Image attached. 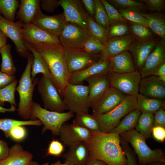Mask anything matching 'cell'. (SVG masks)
I'll list each match as a JSON object with an SVG mask.
<instances>
[{"label": "cell", "instance_id": "cell-1", "mask_svg": "<svg viewBox=\"0 0 165 165\" xmlns=\"http://www.w3.org/2000/svg\"><path fill=\"white\" fill-rule=\"evenodd\" d=\"M86 142L90 159L100 160L107 165H127L121 138L117 134L93 131L90 138Z\"/></svg>", "mask_w": 165, "mask_h": 165}, {"label": "cell", "instance_id": "cell-59", "mask_svg": "<svg viewBox=\"0 0 165 165\" xmlns=\"http://www.w3.org/2000/svg\"><path fill=\"white\" fill-rule=\"evenodd\" d=\"M17 109L15 106L13 105H11V106L9 108H6L0 105V112L4 113L6 112H14Z\"/></svg>", "mask_w": 165, "mask_h": 165}, {"label": "cell", "instance_id": "cell-28", "mask_svg": "<svg viewBox=\"0 0 165 165\" xmlns=\"http://www.w3.org/2000/svg\"><path fill=\"white\" fill-rule=\"evenodd\" d=\"M23 41L25 46L31 52L33 56L31 71V75L32 80H33L35 78L38 74L42 73V75L49 78L53 81L49 67L45 60L28 43Z\"/></svg>", "mask_w": 165, "mask_h": 165}, {"label": "cell", "instance_id": "cell-4", "mask_svg": "<svg viewBox=\"0 0 165 165\" xmlns=\"http://www.w3.org/2000/svg\"><path fill=\"white\" fill-rule=\"evenodd\" d=\"M121 138L133 147L138 159V165H145L154 162L165 163V156L160 149H152L147 145L145 138L135 129L119 135Z\"/></svg>", "mask_w": 165, "mask_h": 165}, {"label": "cell", "instance_id": "cell-53", "mask_svg": "<svg viewBox=\"0 0 165 165\" xmlns=\"http://www.w3.org/2000/svg\"><path fill=\"white\" fill-rule=\"evenodd\" d=\"M81 1L87 13L93 17L96 12L95 0H81Z\"/></svg>", "mask_w": 165, "mask_h": 165}, {"label": "cell", "instance_id": "cell-37", "mask_svg": "<svg viewBox=\"0 0 165 165\" xmlns=\"http://www.w3.org/2000/svg\"><path fill=\"white\" fill-rule=\"evenodd\" d=\"M43 125L39 120H20L10 118H0V130L6 136L14 127L18 125L40 126Z\"/></svg>", "mask_w": 165, "mask_h": 165}, {"label": "cell", "instance_id": "cell-19", "mask_svg": "<svg viewBox=\"0 0 165 165\" xmlns=\"http://www.w3.org/2000/svg\"><path fill=\"white\" fill-rule=\"evenodd\" d=\"M124 96L116 89L110 87L91 106L93 114L100 115L108 112L122 101Z\"/></svg>", "mask_w": 165, "mask_h": 165}, {"label": "cell", "instance_id": "cell-54", "mask_svg": "<svg viewBox=\"0 0 165 165\" xmlns=\"http://www.w3.org/2000/svg\"><path fill=\"white\" fill-rule=\"evenodd\" d=\"M15 79V75H10L0 70V89L8 85Z\"/></svg>", "mask_w": 165, "mask_h": 165}, {"label": "cell", "instance_id": "cell-29", "mask_svg": "<svg viewBox=\"0 0 165 165\" xmlns=\"http://www.w3.org/2000/svg\"><path fill=\"white\" fill-rule=\"evenodd\" d=\"M143 16L147 20L148 28L160 36L161 39H165V18L164 14L158 12L145 13Z\"/></svg>", "mask_w": 165, "mask_h": 165}, {"label": "cell", "instance_id": "cell-25", "mask_svg": "<svg viewBox=\"0 0 165 165\" xmlns=\"http://www.w3.org/2000/svg\"><path fill=\"white\" fill-rule=\"evenodd\" d=\"M33 158L31 153L24 150L20 144L16 143L9 148L8 155L0 160V165H28Z\"/></svg>", "mask_w": 165, "mask_h": 165}, {"label": "cell", "instance_id": "cell-27", "mask_svg": "<svg viewBox=\"0 0 165 165\" xmlns=\"http://www.w3.org/2000/svg\"><path fill=\"white\" fill-rule=\"evenodd\" d=\"M40 0H21L16 18L24 24L32 23L34 18L41 9Z\"/></svg>", "mask_w": 165, "mask_h": 165}, {"label": "cell", "instance_id": "cell-13", "mask_svg": "<svg viewBox=\"0 0 165 165\" xmlns=\"http://www.w3.org/2000/svg\"><path fill=\"white\" fill-rule=\"evenodd\" d=\"M68 22L63 13L52 16L43 14L40 9L36 13L32 23L50 34L58 38Z\"/></svg>", "mask_w": 165, "mask_h": 165}, {"label": "cell", "instance_id": "cell-62", "mask_svg": "<svg viewBox=\"0 0 165 165\" xmlns=\"http://www.w3.org/2000/svg\"><path fill=\"white\" fill-rule=\"evenodd\" d=\"M165 163L159 162H154L145 165H165Z\"/></svg>", "mask_w": 165, "mask_h": 165}, {"label": "cell", "instance_id": "cell-50", "mask_svg": "<svg viewBox=\"0 0 165 165\" xmlns=\"http://www.w3.org/2000/svg\"><path fill=\"white\" fill-rule=\"evenodd\" d=\"M121 144L127 158V165H137L135 159L127 143L121 139Z\"/></svg>", "mask_w": 165, "mask_h": 165}, {"label": "cell", "instance_id": "cell-57", "mask_svg": "<svg viewBox=\"0 0 165 165\" xmlns=\"http://www.w3.org/2000/svg\"><path fill=\"white\" fill-rule=\"evenodd\" d=\"M85 165H107L105 162L100 160L90 159Z\"/></svg>", "mask_w": 165, "mask_h": 165}, {"label": "cell", "instance_id": "cell-7", "mask_svg": "<svg viewBox=\"0 0 165 165\" xmlns=\"http://www.w3.org/2000/svg\"><path fill=\"white\" fill-rule=\"evenodd\" d=\"M37 84V90L43 103L44 108L60 113L68 110L56 87L50 79L42 75Z\"/></svg>", "mask_w": 165, "mask_h": 165}, {"label": "cell", "instance_id": "cell-40", "mask_svg": "<svg viewBox=\"0 0 165 165\" xmlns=\"http://www.w3.org/2000/svg\"><path fill=\"white\" fill-rule=\"evenodd\" d=\"M17 83L15 79L5 87L0 89V105L3 106L6 102H9L11 105H16L15 98V93Z\"/></svg>", "mask_w": 165, "mask_h": 165}, {"label": "cell", "instance_id": "cell-18", "mask_svg": "<svg viewBox=\"0 0 165 165\" xmlns=\"http://www.w3.org/2000/svg\"><path fill=\"white\" fill-rule=\"evenodd\" d=\"M23 41L30 43H60L59 38L33 23L23 25L21 31Z\"/></svg>", "mask_w": 165, "mask_h": 165}, {"label": "cell", "instance_id": "cell-56", "mask_svg": "<svg viewBox=\"0 0 165 165\" xmlns=\"http://www.w3.org/2000/svg\"><path fill=\"white\" fill-rule=\"evenodd\" d=\"M7 37L0 29V55L2 49L6 44Z\"/></svg>", "mask_w": 165, "mask_h": 165}, {"label": "cell", "instance_id": "cell-45", "mask_svg": "<svg viewBox=\"0 0 165 165\" xmlns=\"http://www.w3.org/2000/svg\"><path fill=\"white\" fill-rule=\"evenodd\" d=\"M103 4L109 20L110 26L120 22H125L127 21L119 13L117 9H116L107 0H101Z\"/></svg>", "mask_w": 165, "mask_h": 165}, {"label": "cell", "instance_id": "cell-38", "mask_svg": "<svg viewBox=\"0 0 165 165\" xmlns=\"http://www.w3.org/2000/svg\"><path fill=\"white\" fill-rule=\"evenodd\" d=\"M20 3V1L17 0H0V14L8 20L15 21Z\"/></svg>", "mask_w": 165, "mask_h": 165}, {"label": "cell", "instance_id": "cell-23", "mask_svg": "<svg viewBox=\"0 0 165 165\" xmlns=\"http://www.w3.org/2000/svg\"><path fill=\"white\" fill-rule=\"evenodd\" d=\"M68 147L63 157L64 162L69 165H85L90 159V152L86 142H77Z\"/></svg>", "mask_w": 165, "mask_h": 165}, {"label": "cell", "instance_id": "cell-41", "mask_svg": "<svg viewBox=\"0 0 165 165\" xmlns=\"http://www.w3.org/2000/svg\"><path fill=\"white\" fill-rule=\"evenodd\" d=\"M96 12L94 20L108 31L110 27L108 18L105 7L100 0H95Z\"/></svg>", "mask_w": 165, "mask_h": 165}, {"label": "cell", "instance_id": "cell-6", "mask_svg": "<svg viewBox=\"0 0 165 165\" xmlns=\"http://www.w3.org/2000/svg\"><path fill=\"white\" fill-rule=\"evenodd\" d=\"M74 114L69 111L62 113L50 111L42 108L38 104L34 102L31 108L30 120L38 119L43 125V134L47 130L53 134L58 136L61 128L64 123L72 118Z\"/></svg>", "mask_w": 165, "mask_h": 165}, {"label": "cell", "instance_id": "cell-11", "mask_svg": "<svg viewBox=\"0 0 165 165\" xmlns=\"http://www.w3.org/2000/svg\"><path fill=\"white\" fill-rule=\"evenodd\" d=\"M23 25L20 20L12 21L6 19L0 14V29L14 44L18 55L27 59L30 52L25 46L22 37Z\"/></svg>", "mask_w": 165, "mask_h": 165}, {"label": "cell", "instance_id": "cell-46", "mask_svg": "<svg viewBox=\"0 0 165 165\" xmlns=\"http://www.w3.org/2000/svg\"><path fill=\"white\" fill-rule=\"evenodd\" d=\"M27 132L24 126L18 125L13 127L5 136L16 142H21L27 137Z\"/></svg>", "mask_w": 165, "mask_h": 165}, {"label": "cell", "instance_id": "cell-32", "mask_svg": "<svg viewBox=\"0 0 165 165\" xmlns=\"http://www.w3.org/2000/svg\"><path fill=\"white\" fill-rule=\"evenodd\" d=\"M154 118V114L147 113H141L139 118L135 130L145 140L151 136Z\"/></svg>", "mask_w": 165, "mask_h": 165}, {"label": "cell", "instance_id": "cell-49", "mask_svg": "<svg viewBox=\"0 0 165 165\" xmlns=\"http://www.w3.org/2000/svg\"><path fill=\"white\" fill-rule=\"evenodd\" d=\"M40 5V8L43 10L47 12L52 13L60 6L59 0H41Z\"/></svg>", "mask_w": 165, "mask_h": 165}, {"label": "cell", "instance_id": "cell-43", "mask_svg": "<svg viewBox=\"0 0 165 165\" xmlns=\"http://www.w3.org/2000/svg\"><path fill=\"white\" fill-rule=\"evenodd\" d=\"M107 2L114 7L118 9L133 8L140 10H144L146 6L142 2L133 0H108Z\"/></svg>", "mask_w": 165, "mask_h": 165}, {"label": "cell", "instance_id": "cell-14", "mask_svg": "<svg viewBox=\"0 0 165 165\" xmlns=\"http://www.w3.org/2000/svg\"><path fill=\"white\" fill-rule=\"evenodd\" d=\"M65 57L70 73L82 71L99 60L98 55L81 50H65Z\"/></svg>", "mask_w": 165, "mask_h": 165}, {"label": "cell", "instance_id": "cell-55", "mask_svg": "<svg viewBox=\"0 0 165 165\" xmlns=\"http://www.w3.org/2000/svg\"><path fill=\"white\" fill-rule=\"evenodd\" d=\"M9 148L6 142L0 139V160L8 155Z\"/></svg>", "mask_w": 165, "mask_h": 165}, {"label": "cell", "instance_id": "cell-39", "mask_svg": "<svg viewBox=\"0 0 165 165\" xmlns=\"http://www.w3.org/2000/svg\"><path fill=\"white\" fill-rule=\"evenodd\" d=\"M117 10L127 22L141 24L148 27L147 21L143 16L141 10L133 8L119 9Z\"/></svg>", "mask_w": 165, "mask_h": 165}, {"label": "cell", "instance_id": "cell-48", "mask_svg": "<svg viewBox=\"0 0 165 165\" xmlns=\"http://www.w3.org/2000/svg\"><path fill=\"white\" fill-rule=\"evenodd\" d=\"M138 1L144 2L147 9L153 12L161 13L164 9V0H140Z\"/></svg>", "mask_w": 165, "mask_h": 165}, {"label": "cell", "instance_id": "cell-3", "mask_svg": "<svg viewBox=\"0 0 165 165\" xmlns=\"http://www.w3.org/2000/svg\"><path fill=\"white\" fill-rule=\"evenodd\" d=\"M25 68L20 77L16 91L19 96V102L17 109L19 116L24 120H29L31 116L32 106L34 102L33 94L35 86L38 79L34 80L31 75V68L33 59L32 54L30 53L27 58Z\"/></svg>", "mask_w": 165, "mask_h": 165}, {"label": "cell", "instance_id": "cell-24", "mask_svg": "<svg viewBox=\"0 0 165 165\" xmlns=\"http://www.w3.org/2000/svg\"><path fill=\"white\" fill-rule=\"evenodd\" d=\"M158 42L157 39L144 42L134 39L128 51L132 56L137 70L139 72L142 68L148 56Z\"/></svg>", "mask_w": 165, "mask_h": 165}, {"label": "cell", "instance_id": "cell-33", "mask_svg": "<svg viewBox=\"0 0 165 165\" xmlns=\"http://www.w3.org/2000/svg\"><path fill=\"white\" fill-rule=\"evenodd\" d=\"M73 123L93 131H100L98 122L94 115L87 112L76 114Z\"/></svg>", "mask_w": 165, "mask_h": 165}, {"label": "cell", "instance_id": "cell-15", "mask_svg": "<svg viewBox=\"0 0 165 165\" xmlns=\"http://www.w3.org/2000/svg\"><path fill=\"white\" fill-rule=\"evenodd\" d=\"M93 131L73 123H64L61 128L58 136L64 146L69 147L77 142L88 141Z\"/></svg>", "mask_w": 165, "mask_h": 165}, {"label": "cell", "instance_id": "cell-51", "mask_svg": "<svg viewBox=\"0 0 165 165\" xmlns=\"http://www.w3.org/2000/svg\"><path fill=\"white\" fill-rule=\"evenodd\" d=\"M154 126H160L165 128V108H161L154 114Z\"/></svg>", "mask_w": 165, "mask_h": 165}, {"label": "cell", "instance_id": "cell-26", "mask_svg": "<svg viewBox=\"0 0 165 165\" xmlns=\"http://www.w3.org/2000/svg\"><path fill=\"white\" fill-rule=\"evenodd\" d=\"M109 60L112 72L126 73L137 70L132 56L128 51L121 53Z\"/></svg>", "mask_w": 165, "mask_h": 165}, {"label": "cell", "instance_id": "cell-47", "mask_svg": "<svg viewBox=\"0 0 165 165\" xmlns=\"http://www.w3.org/2000/svg\"><path fill=\"white\" fill-rule=\"evenodd\" d=\"M65 146L61 142L56 139L51 141L47 149L46 156H60L64 150Z\"/></svg>", "mask_w": 165, "mask_h": 165}, {"label": "cell", "instance_id": "cell-2", "mask_svg": "<svg viewBox=\"0 0 165 165\" xmlns=\"http://www.w3.org/2000/svg\"><path fill=\"white\" fill-rule=\"evenodd\" d=\"M28 43L46 62L53 82L62 98L71 75L65 57V50L61 43Z\"/></svg>", "mask_w": 165, "mask_h": 165}, {"label": "cell", "instance_id": "cell-20", "mask_svg": "<svg viewBox=\"0 0 165 165\" xmlns=\"http://www.w3.org/2000/svg\"><path fill=\"white\" fill-rule=\"evenodd\" d=\"M135 38L131 34L108 39L103 51L98 55L99 59L110 58L129 50Z\"/></svg>", "mask_w": 165, "mask_h": 165}, {"label": "cell", "instance_id": "cell-30", "mask_svg": "<svg viewBox=\"0 0 165 165\" xmlns=\"http://www.w3.org/2000/svg\"><path fill=\"white\" fill-rule=\"evenodd\" d=\"M137 108L141 113H154L165 108L164 100L146 97L140 93L137 96Z\"/></svg>", "mask_w": 165, "mask_h": 165}, {"label": "cell", "instance_id": "cell-16", "mask_svg": "<svg viewBox=\"0 0 165 165\" xmlns=\"http://www.w3.org/2000/svg\"><path fill=\"white\" fill-rule=\"evenodd\" d=\"M165 63V40L159 42L146 58L139 71L141 78L154 75L157 69Z\"/></svg>", "mask_w": 165, "mask_h": 165}, {"label": "cell", "instance_id": "cell-36", "mask_svg": "<svg viewBox=\"0 0 165 165\" xmlns=\"http://www.w3.org/2000/svg\"><path fill=\"white\" fill-rule=\"evenodd\" d=\"M88 30L90 36L100 41L105 46L108 41V31L97 23L88 14Z\"/></svg>", "mask_w": 165, "mask_h": 165}, {"label": "cell", "instance_id": "cell-63", "mask_svg": "<svg viewBox=\"0 0 165 165\" xmlns=\"http://www.w3.org/2000/svg\"><path fill=\"white\" fill-rule=\"evenodd\" d=\"M158 77L160 81L165 82V75H160L158 76Z\"/></svg>", "mask_w": 165, "mask_h": 165}, {"label": "cell", "instance_id": "cell-44", "mask_svg": "<svg viewBox=\"0 0 165 165\" xmlns=\"http://www.w3.org/2000/svg\"><path fill=\"white\" fill-rule=\"evenodd\" d=\"M127 22H120L111 25L108 31V40L111 38L123 36L130 34Z\"/></svg>", "mask_w": 165, "mask_h": 165}, {"label": "cell", "instance_id": "cell-31", "mask_svg": "<svg viewBox=\"0 0 165 165\" xmlns=\"http://www.w3.org/2000/svg\"><path fill=\"white\" fill-rule=\"evenodd\" d=\"M141 113L137 109L131 111L124 116L111 132L116 133L120 135L125 132L134 129Z\"/></svg>", "mask_w": 165, "mask_h": 165}, {"label": "cell", "instance_id": "cell-42", "mask_svg": "<svg viewBox=\"0 0 165 165\" xmlns=\"http://www.w3.org/2000/svg\"><path fill=\"white\" fill-rule=\"evenodd\" d=\"M105 47L101 41L90 36L84 43L82 50L89 54L98 55Z\"/></svg>", "mask_w": 165, "mask_h": 165}, {"label": "cell", "instance_id": "cell-9", "mask_svg": "<svg viewBox=\"0 0 165 165\" xmlns=\"http://www.w3.org/2000/svg\"><path fill=\"white\" fill-rule=\"evenodd\" d=\"M90 36L87 29L77 24L68 22L58 38L65 50H81Z\"/></svg>", "mask_w": 165, "mask_h": 165}, {"label": "cell", "instance_id": "cell-61", "mask_svg": "<svg viewBox=\"0 0 165 165\" xmlns=\"http://www.w3.org/2000/svg\"><path fill=\"white\" fill-rule=\"evenodd\" d=\"M50 165H69L67 163L64 162L62 163L60 161L58 160L54 163H52Z\"/></svg>", "mask_w": 165, "mask_h": 165}, {"label": "cell", "instance_id": "cell-34", "mask_svg": "<svg viewBox=\"0 0 165 165\" xmlns=\"http://www.w3.org/2000/svg\"><path fill=\"white\" fill-rule=\"evenodd\" d=\"M11 46L6 44L1 50L0 55L2 58L0 70L8 75H14L16 71L14 65L11 53Z\"/></svg>", "mask_w": 165, "mask_h": 165}, {"label": "cell", "instance_id": "cell-5", "mask_svg": "<svg viewBox=\"0 0 165 165\" xmlns=\"http://www.w3.org/2000/svg\"><path fill=\"white\" fill-rule=\"evenodd\" d=\"M137 97L124 95L122 101L108 112L94 115L99 124L100 131L111 132L119 124L121 119L131 111L136 109Z\"/></svg>", "mask_w": 165, "mask_h": 165}, {"label": "cell", "instance_id": "cell-17", "mask_svg": "<svg viewBox=\"0 0 165 165\" xmlns=\"http://www.w3.org/2000/svg\"><path fill=\"white\" fill-rule=\"evenodd\" d=\"M111 72V66L109 60L99 59L82 71L71 73L68 83L75 85L80 84L93 75L109 74Z\"/></svg>", "mask_w": 165, "mask_h": 165}, {"label": "cell", "instance_id": "cell-12", "mask_svg": "<svg viewBox=\"0 0 165 165\" xmlns=\"http://www.w3.org/2000/svg\"><path fill=\"white\" fill-rule=\"evenodd\" d=\"M59 5L63 9V13L68 22L77 24L88 30V13L81 0H60Z\"/></svg>", "mask_w": 165, "mask_h": 165}, {"label": "cell", "instance_id": "cell-58", "mask_svg": "<svg viewBox=\"0 0 165 165\" xmlns=\"http://www.w3.org/2000/svg\"><path fill=\"white\" fill-rule=\"evenodd\" d=\"M163 75H165V63L162 65L154 74V75L157 77Z\"/></svg>", "mask_w": 165, "mask_h": 165}, {"label": "cell", "instance_id": "cell-8", "mask_svg": "<svg viewBox=\"0 0 165 165\" xmlns=\"http://www.w3.org/2000/svg\"><path fill=\"white\" fill-rule=\"evenodd\" d=\"M89 89L88 86L68 83L63 96V101L69 111L74 114L88 112Z\"/></svg>", "mask_w": 165, "mask_h": 165}, {"label": "cell", "instance_id": "cell-35", "mask_svg": "<svg viewBox=\"0 0 165 165\" xmlns=\"http://www.w3.org/2000/svg\"><path fill=\"white\" fill-rule=\"evenodd\" d=\"M129 27L130 33L135 39L141 42L152 40L153 36L148 28L142 24L130 22Z\"/></svg>", "mask_w": 165, "mask_h": 165}, {"label": "cell", "instance_id": "cell-21", "mask_svg": "<svg viewBox=\"0 0 165 165\" xmlns=\"http://www.w3.org/2000/svg\"><path fill=\"white\" fill-rule=\"evenodd\" d=\"M139 92L147 97L164 100L165 82L154 75L141 78Z\"/></svg>", "mask_w": 165, "mask_h": 165}, {"label": "cell", "instance_id": "cell-22", "mask_svg": "<svg viewBox=\"0 0 165 165\" xmlns=\"http://www.w3.org/2000/svg\"><path fill=\"white\" fill-rule=\"evenodd\" d=\"M108 74L94 75L86 80L88 84V102L90 107H91L110 87Z\"/></svg>", "mask_w": 165, "mask_h": 165}, {"label": "cell", "instance_id": "cell-10", "mask_svg": "<svg viewBox=\"0 0 165 165\" xmlns=\"http://www.w3.org/2000/svg\"><path fill=\"white\" fill-rule=\"evenodd\" d=\"M108 77L110 86L123 94L137 97L138 94L141 77L138 70L121 73L111 72Z\"/></svg>", "mask_w": 165, "mask_h": 165}, {"label": "cell", "instance_id": "cell-52", "mask_svg": "<svg viewBox=\"0 0 165 165\" xmlns=\"http://www.w3.org/2000/svg\"><path fill=\"white\" fill-rule=\"evenodd\" d=\"M152 134L156 141L163 142L165 140V128L160 126H154L152 129Z\"/></svg>", "mask_w": 165, "mask_h": 165}, {"label": "cell", "instance_id": "cell-60", "mask_svg": "<svg viewBox=\"0 0 165 165\" xmlns=\"http://www.w3.org/2000/svg\"><path fill=\"white\" fill-rule=\"evenodd\" d=\"M49 163H46L43 164H40L38 163L37 162L32 160L31 161L28 165H48Z\"/></svg>", "mask_w": 165, "mask_h": 165}]
</instances>
